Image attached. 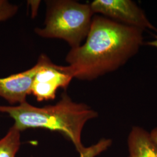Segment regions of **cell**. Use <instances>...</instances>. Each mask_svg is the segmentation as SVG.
Wrapping results in <instances>:
<instances>
[{"label":"cell","instance_id":"cell-5","mask_svg":"<svg viewBox=\"0 0 157 157\" xmlns=\"http://www.w3.org/2000/svg\"><path fill=\"white\" fill-rule=\"evenodd\" d=\"M40 57L42 64L34 77L30 94L39 102L54 100L57 90L67 89L73 76L67 66L54 63L45 54Z\"/></svg>","mask_w":157,"mask_h":157},{"label":"cell","instance_id":"cell-1","mask_svg":"<svg viewBox=\"0 0 157 157\" xmlns=\"http://www.w3.org/2000/svg\"><path fill=\"white\" fill-rule=\"evenodd\" d=\"M143 40L141 30L95 16L85 43L67 53V70L73 78L88 81L111 73L137 54Z\"/></svg>","mask_w":157,"mask_h":157},{"label":"cell","instance_id":"cell-2","mask_svg":"<svg viewBox=\"0 0 157 157\" xmlns=\"http://www.w3.org/2000/svg\"><path fill=\"white\" fill-rule=\"evenodd\" d=\"M0 113L8 114L20 132L44 129L58 132L71 141L78 153L84 149L81 140L85 124L98 114L84 103H77L63 92L54 105L34 107L25 101L17 105H0Z\"/></svg>","mask_w":157,"mask_h":157},{"label":"cell","instance_id":"cell-12","mask_svg":"<svg viewBox=\"0 0 157 157\" xmlns=\"http://www.w3.org/2000/svg\"><path fill=\"white\" fill-rule=\"evenodd\" d=\"M152 140L156 144L157 146V127L152 129L151 131L150 132Z\"/></svg>","mask_w":157,"mask_h":157},{"label":"cell","instance_id":"cell-9","mask_svg":"<svg viewBox=\"0 0 157 157\" xmlns=\"http://www.w3.org/2000/svg\"><path fill=\"white\" fill-rule=\"evenodd\" d=\"M112 140L108 139H102L95 144L89 147L84 148L79 153L80 157H95L101 152L107 150L111 146Z\"/></svg>","mask_w":157,"mask_h":157},{"label":"cell","instance_id":"cell-6","mask_svg":"<svg viewBox=\"0 0 157 157\" xmlns=\"http://www.w3.org/2000/svg\"><path fill=\"white\" fill-rule=\"evenodd\" d=\"M41 64V59L39 57L37 63L28 70L0 78V97L11 105L17 104L18 105L26 101L27 96L30 94L34 77Z\"/></svg>","mask_w":157,"mask_h":157},{"label":"cell","instance_id":"cell-8","mask_svg":"<svg viewBox=\"0 0 157 157\" xmlns=\"http://www.w3.org/2000/svg\"><path fill=\"white\" fill-rule=\"evenodd\" d=\"M21 133L13 124L0 139V157H15L21 144Z\"/></svg>","mask_w":157,"mask_h":157},{"label":"cell","instance_id":"cell-4","mask_svg":"<svg viewBox=\"0 0 157 157\" xmlns=\"http://www.w3.org/2000/svg\"><path fill=\"white\" fill-rule=\"evenodd\" d=\"M90 6L93 13H100L115 22L142 31L157 32L145 12L133 1L94 0Z\"/></svg>","mask_w":157,"mask_h":157},{"label":"cell","instance_id":"cell-13","mask_svg":"<svg viewBox=\"0 0 157 157\" xmlns=\"http://www.w3.org/2000/svg\"><path fill=\"white\" fill-rule=\"evenodd\" d=\"M147 45H150L151 47L157 48V34L155 36V37H154L153 40L150 41L148 43H147Z\"/></svg>","mask_w":157,"mask_h":157},{"label":"cell","instance_id":"cell-3","mask_svg":"<svg viewBox=\"0 0 157 157\" xmlns=\"http://www.w3.org/2000/svg\"><path fill=\"white\" fill-rule=\"evenodd\" d=\"M47 13L43 28L35 29L44 38L65 41L71 48L82 45L89 32L93 12L90 4L72 0L46 1Z\"/></svg>","mask_w":157,"mask_h":157},{"label":"cell","instance_id":"cell-7","mask_svg":"<svg viewBox=\"0 0 157 157\" xmlns=\"http://www.w3.org/2000/svg\"><path fill=\"white\" fill-rule=\"evenodd\" d=\"M128 157H157V146L150 132L140 126H133L128 137Z\"/></svg>","mask_w":157,"mask_h":157},{"label":"cell","instance_id":"cell-11","mask_svg":"<svg viewBox=\"0 0 157 157\" xmlns=\"http://www.w3.org/2000/svg\"><path fill=\"white\" fill-rule=\"evenodd\" d=\"M29 5L30 6L31 12H32V17H34L36 16L38 9L39 7L40 1H29Z\"/></svg>","mask_w":157,"mask_h":157},{"label":"cell","instance_id":"cell-10","mask_svg":"<svg viewBox=\"0 0 157 157\" xmlns=\"http://www.w3.org/2000/svg\"><path fill=\"white\" fill-rule=\"evenodd\" d=\"M18 6L7 0H0V23L14 17L18 11Z\"/></svg>","mask_w":157,"mask_h":157}]
</instances>
